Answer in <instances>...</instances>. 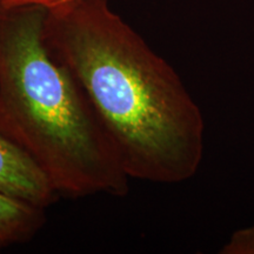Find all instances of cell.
<instances>
[{
  "instance_id": "cell-4",
  "label": "cell",
  "mask_w": 254,
  "mask_h": 254,
  "mask_svg": "<svg viewBox=\"0 0 254 254\" xmlns=\"http://www.w3.org/2000/svg\"><path fill=\"white\" fill-rule=\"evenodd\" d=\"M44 209L0 192V245L31 240L45 224Z\"/></svg>"
},
{
  "instance_id": "cell-6",
  "label": "cell",
  "mask_w": 254,
  "mask_h": 254,
  "mask_svg": "<svg viewBox=\"0 0 254 254\" xmlns=\"http://www.w3.org/2000/svg\"><path fill=\"white\" fill-rule=\"evenodd\" d=\"M1 249H2V246H1V245H0V250H1Z\"/></svg>"
},
{
  "instance_id": "cell-3",
  "label": "cell",
  "mask_w": 254,
  "mask_h": 254,
  "mask_svg": "<svg viewBox=\"0 0 254 254\" xmlns=\"http://www.w3.org/2000/svg\"><path fill=\"white\" fill-rule=\"evenodd\" d=\"M0 192L46 208L59 194L26 152L0 133Z\"/></svg>"
},
{
  "instance_id": "cell-2",
  "label": "cell",
  "mask_w": 254,
  "mask_h": 254,
  "mask_svg": "<svg viewBox=\"0 0 254 254\" xmlns=\"http://www.w3.org/2000/svg\"><path fill=\"white\" fill-rule=\"evenodd\" d=\"M47 8L0 2V133L59 195L123 196L128 179L74 75L46 44Z\"/></svg>"
},
{
  "instance_id": "cell-1",
  "label": "cell",
  "mask_w": 254,
  "mask_h": 254,
  "mask_svg": "<svg viewBox=\"0 0 254 254\" xmlns=\"http://www.w3.org/2000/svg\"><path fill=\"white\" fill-rule=\"evenodd\" d=\"M44 34L86 94L129 179L172 184L195 173L204 133L198 106L110 0L49 8Z\"/></svg>"
},
{
  "instance_id": "cell-5",
  "label": "cell",
  "mask_w": 254,
  "mask_h": 254,
  "mask_svg": "<svg viewBox=\"0 0 254 254\" xmlns=\"http://www.w3.org/2000/svg\"><path fill=\"white\" fill-rule=\"evenodd\" d=\"M67 1L69 0H0V2L6 5H39L47 9Z\"/></svg>"
}]
</instances>
